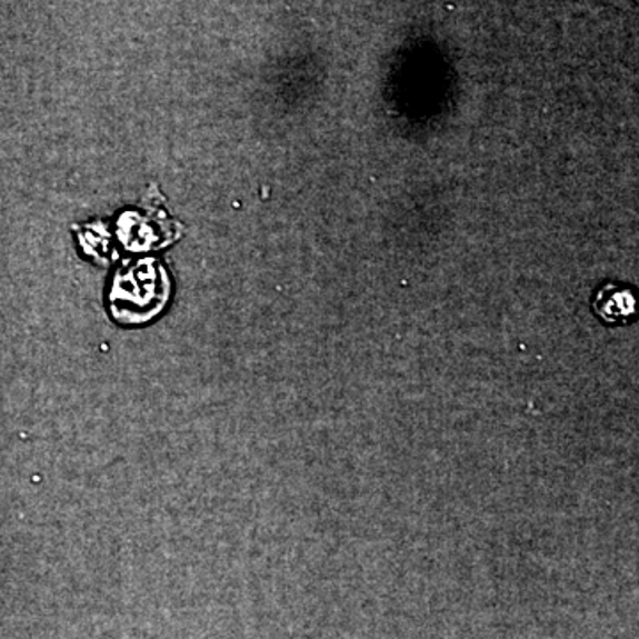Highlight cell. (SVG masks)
<instances>
[{"instance_id": "6da1fadb", "label": "cell", "mask_w": 639, "mask_h": 639, "mask_svg": "<svg viewBox=\"0 0 639 639\" xmlns=\"http://www.w3.org/2000/svg\"><path fill=\"white\" fill-rule=\"evenodd\" d=\"M168 276L154 261L128 267L116 276L112 313L120 322H144L159 313L168 300Z\"/></svg>"}, {"instance_id": "7a4b0ae2", "label": "cell", "mask_w": 639, "mask_h": 639, "mask_svg": "<svg viewBox=\"0 0 639 639\" xmlns=\"http://www.w3.org/2000/svg\"><path fill=\"white\" fill-rule=\"evenodd\" d=\"M593 308H596L597 314L606 322H629L638 314L639 300L631 288L606 284L597 293Z\"/></svg>"}]
</instances>
